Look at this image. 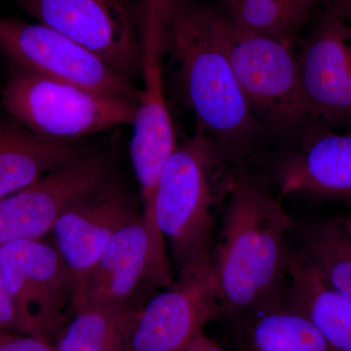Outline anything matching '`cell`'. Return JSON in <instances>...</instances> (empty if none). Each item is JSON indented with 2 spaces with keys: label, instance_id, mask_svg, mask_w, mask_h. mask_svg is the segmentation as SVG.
I'll list each match as a JSON object with an SVG mask.
<instances>
[{
  "label": "cell",
  "instance_id": "obj_10",
  "mask_svg": "<svg viewBox=\"0 0 351 351\" xmlns=\"http://www.w3.org/2000/svg\"><path fill=\"white\" fill-rule=\"evenodd\" d=\"M278 196L351 202V130L311 120L270 161Z\"/></svg>",
  "mask_w": 351,
  "mask_h": 351
},
{
  "label": "cell",
  "instance_id": "obj_18",
  "mask_svg": "<svg viewBox=\"0 0 351 351\" xmlns=\"http://www.w3.org/2000/svg\"><path fill=\"white\" fill-rule=\"evenodd\" d=\"M234 351H334L317 328L284 298L237 317Z\"/></svg>",
  "mask_w": 351,
  "mask_h": 351
},
{
  "label": "cell",
  "instance_id": "obj_11",
  "mask_svg": "<svg viewBox=\"0 0 351 351\" xmlns=\"http://www.w3.org/2000/svg\"><path fill=\"white\" fill-rule=\"evenodd\" d=\"M143 43L142 86L134 117L130 157L140 186L143 216L156 230L154 196L166 164L178 147L165 93L160 39L154 24L141 25Z\"/></svg>",
  "mask_w": 351,
  "mask_h": 351
},
{
  "label": "cell",
  "instance_id": "obj_23",
  "mask_svg": "<svg viewBox=\"0 0 351 351\" xmlns=\"http://www.w3.org/2000/svg\"><path fill=\"white\" fill-rule=\"evenodd\" d=\"M1 331L21 332L15 306L0 274V332Z\"/></svg>",
  "mask_w": 351,
  "mask_h": 351
},
{
  "label": "cell",
  "instance_id": "obj_3",
  "mask_svg": "<svg viewBox=\"0 0 351 351\" xmlns=\"http://www.w3.org/2000/svg\"><path fill=\"white\" fill-rule=\"evenodd\" d=\"M234 167L202 132L178 145L154 196V219L176 272L211 263Z\"/></svg>",
  "mask_w": 351,
  "mask_h": 351
},
{
  "label": "cell",
  "instance_id": "obj_15",
  "mask_svg": "<svg viewBox=\"0 0 351 351\" xmlns=\"http://www.w3.org/2000/svg\"><path fill=\"white\" fill-rule=\"evenodd\" d=\"M142 214L123 189L108 181L58 219L52 233L75 283L71 313L82 308L88 277L110 240Z\"/></svg>",
  "mask_w": 351,
  "mask_h": 351
},
{
  "label": "cell",
  "instance_id": "obj_8",
  "mask_svg": "<svg viewBox=\"0 0 351 351\" xmlns=\"http://www.w3.org/2000/svg\"><path fill=\"white\" fill-rule=\"evenodd\" d=\"M0 51L15 69L138 103L140 88L103 60L43 24L0 16Z\"/></svg>",
  "mask_w": 351,
  "mask_h": 351
},
{
  "label": "cell",
  "instance_id": "obj_22",
  "mask_svg": "<svg viewBox=\"0 0 351 351\" xmlns=\"http://www.w3.org/2000/svg\"><path fill=\"white\" fill-rule=\"evenodd\" d=\"M0 351H55L48 341L15 332H0Z\"/></svg>",
  "mask_w": 351,
  "mask_h": 351
},
{
  "label": "cell",
  "instance_id": "obj_12",
  "mask_svg": "<svg viewBox=\"0 0 351 351\" xmlns=\"http://www.w3.org/2000/svg\"><path fill=\"white\" fill-rule=\"evenodd\" d=\"M108 182L105 157L85 152L22 191L0 199V245L43 239L71 205Z\"/></svg>",
  "mask_w": 351,
  "mask_h": 351
},
{
  "label": "cell",
  "instance_id": "obj_16",
  "mask_svg": "<svg viewBox=\"0 0 351 351\" xmlns=\"http://www.w3.org/2000/svg\"><path fill=\"white\" fill-rule=\"evenodd\" d=\"M283 298L317 328L332 350L351 351V302L292 248Z\"/></svg>",
  "mask_w": 351,
  "mask_h": 351
},
{
  "label": "cell",
  "instance_id": "obj_7",
  "mask_svg": "<svg viewBox=\"0 0 351 351\" xmlns=\"http://www.w3.org/2000/svg\"><path fill=\"white\" fill-rule=\"evenodd\" d=\"M0 274L22 334L50 343L59 336L75 295L73 276L56 246L41 239L0 245Z\"/></svg>",
  "mask_w": 351,
  "mask_h": 351
},
{
  "label": "cell",
  "instance_id": "obj_4",
  "mask_svg": "<svg viewBox=\"0 0 351 351\" xmlns=\"http://www.w3.org/2000/svg\"><path fill=\"white\" fill-rule=\"evenodd\" d=\"M4 107L15 121L51 140L75 142L132 125L137 103L15 69L4 88Z\"/></svg>",
  "mask_w": 351,
  "mask_h": 351
},
{
  "label": "cell",
  "instance_id": "obj_5",
  "mask_svg": "<svg viewBox=\"0 0 351 351\" xmlns=\"http://www.w3.org/2000/svg\"><path fill=\"white\" fill-rule=\"evenodd\" d=\"M226 43L245 98L269 133L283 141L311 121L292 44L243 31L226 16Z\"/></svg>",
  "mask_w": 351,
  "mask_h": 351
},
{
  "label": "cell",
  "instance_id": "obj_9",
  "mask_svg": "<svg viewBox=\"0 0 351 351\" xmlns=\"http://www.w3.org/2000/svg\"><path fill=\"white\" fill-rule=\"evenodd\" d=\"M223 316L211 263L181 270L141 308L130 351H184Z\"/></svg>",
  "mask_w": 351,
  "mask_h": 351
},
{
  "label": "cell",
  "instance_id": "obj_19",
  "mask_svg": "<svg viewBox=\"0 0 351 351\" xmlns=\"http://www.w3.org/2000/svg\"><path fill=\"white\" fill-rule=\"evenodd\" d=\"M140 302L87 306L73 313L55 351H130Z\"/></svg>",
  "mask_w": 351,
  "mask_h": 351
},
{
  "label": "cell",
  "instance_id": "obj_24",
  "mask_svg": "<svg viewBox=\"0 0 351 351\" xmlns=\"http://www.w3.org/2000/svg\"><path fill=\"white\" fill-rule=\"evenodd\" d=\"M184 351H226L204 332H201Z\"/></svg>",
  "mask_w": 351,
  "mask_h": 351
},
{
  "label": "cell",
  "instance_id": "obj_20",
  "mask_svg": "<svg viewBox=\"0 0 351 351\" xmlns=\"http://www.w3.org/2000/svg\"><path fill=\"white\" fill-rule=\"evenodd\" d=\"M297 251L334 290L351 302V241L337 219L297 228Z\"/></svg>",
  "mask_w": 351,
  "mask_h": 351
},
{
  "label": "cell",
  "instance_id": "obj_26",
  "mask_svg": "<svg viewBox=\"0 0 351 351\" xmlns=\"http://www.w3.org/2000/svg\"><path fill=\"white\" fill-rule=\"evenodd\" d=\"M339 225H341L343 230H345L346 235H348V239H350L351 241V215L348 217H345V218L337 219Z\"/></svg>",
  "mask_w": 351,
  "mask_h": 351
},
{
  "label": "cell",
  "instance_id": "obj_1",
  "mask_svg": "<svg viewBox=\"0 0 351 351\" xmlns=\"http://www.w3.org/2000/svg\"><path fill=\"white\" fill-rule=\"evenodd\" d=\"M156 25L161 49L174 68L182 100L221 158L233 166L255 152L267 130L245 98L226 43V15L195 0H158L140 6Z\"/></svg>",
  "mask_w": 351,
  "mask_h": 351
},
{
  "label": "cell",
  "instance_id": "obj_2",
  "mask_svg": "<svg viewBox=\"0 0 351 351\" xmlns=\"http://www.w3.org/2000/svg\"><path fill=\"white\" fill-rule=\"evenodd\" d=\"M219 226L211 265L223 316L232 319L282 299L295 226L281 198L242 166L234 167Z\"/></svg>",
  "mask_w": 351,
  "mask_h": 351
},
{
  "label": "cell",
  "instance_id": "obj_25",
  "mask_svg": "<svg viewBox=\"0 0 351 351\" xmlns=\"http://www.w3.org/2000/svg\"><path fill=\"white\" fill-rule=\"evenodd\" d=\"M325 9L336 14L351 27V0H330Z\"/></svg>",
  "mask_w": 351,
  "mask_h": 351
},
{
  "label": "cell",
  "instance_id": "obj_6",
  "mask_svg": "<svg viewBox=\"0 0 351 351\" xmlns=\"http://www.w3.org/2000/svg\"><path fill=\"white\" fill-rule=\"evenodd\" d=\"M39 24L64 34L134 82L142 75L140 14L132 0H20Z\"/></svg>",
  "mask_w": 351,
  "mask_h": 351
},
{
  "label": "cell",
  "instance_id": "obj_13",
  "mask_svg": "<svg viewBox=\"0 0 351 351\" xmlns=\"http://www.w3.org/2000/svg\"><path fill=\"white\" fill-rule=\"evenodd\" d=\"M174 278L167 247L152 235L142 214L123 226L106 247L88 277L80 309L141 302L137 298L144 291L158 292Z\"/></svg>",
  "mask_w": 351,
  "mask_h": 351
},
{
  "label": "cell",
  "instance_id": "obj_28",
  "mask_svg": "<svg viewBox=\"0 0 351 351\" xmlns=\"http://www.w3.org/2000/svg\"><path fill=\"white\" fill-rule=\"evenodd\" d=\"M158 0H143V3H152V2H156Z\"/></svg>",
  "mask_w": 351,
  "mask_h": 351
},
{
  "label": "cell",
  "instance_id": "obj_27",
  "mask_svg": "<svg viewBox=\"0 0 351 351\" xmlns=\"http://www.w3.org/2000/svg\"><path fill=\"white\" fill-rule=\"evenodd\" d=\"M311 1H313V5L315 3H322L323 5L326 6L329 3L330 0H311Z\"/></svg>",
  "mask_w": 351,
  "mask_h": 351
},
{
  "label": "cell",
  "instance_id": "obj_21",
  "mask_svg": "<svg viewBox=\"0 0 351 351\" xmlns=\"http://www.w3.org/2000/svg\"><path fill=\"white\" fill-rule=\"evenodd\" d=\"M226 14L243 31L263 34L294 45L308 20L311 0H226Z\"/></svg>",
  "mask_w": 351,
  "mask_h": 351
},
{
  "label": "cell",
  "instance_id": "obj_17",
  "mask_svg": "<svg viewBox=\"0 0 351 351\" xmlns=\"http://www.w3.org/2000/svg\"><path fill=\"white\" fill-rule=\"evenodd\" d=\"M85 152L75 142L51 140L17 121H0V199L27 188Z\"/></svg>",
  "mask_w": 351,
  "mask_h": 351
},
{
  "label": "cell",
  "instance_id": "obj_14",
  "mask_svg": "<svg viewBox=\"0 0 351 351\" xmlns=\"http://www.w3.org/2000/svg\"><path fill=\"white\" fill-rule=\"evenodd\" d=\"M311 120L351 130V27L325 9L295 52Z\"/></svg>",
  "mask_w": 351,
  "mask_h": 351
}]
</instances>
